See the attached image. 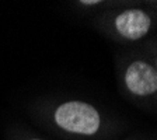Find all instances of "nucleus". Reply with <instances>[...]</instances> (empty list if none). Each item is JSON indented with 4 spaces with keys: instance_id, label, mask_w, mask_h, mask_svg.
Returning a JSON list of instances; mask_svg holds the SVG:
<instances>
[{
    "instance_id": "1",
    "label": "nucleus",
    "mask_w": 157,
    "mask_h": 140,
    "mask_svg": "<svg viewBox=\"0 0 157 140\" xmlns=\"http://www.w3.org/2000/svg\"><path fill=\"white\" fill-rule=\"evenodd\" d=\"M58 125L69 132L93 134L100 127V116L91 105L84 102H66L55 114Z\"/></svg>"
},
{
    "instance_id": "2",
    "label": "nucleus",
    "mask_w": 157,
    "mask_h": 140,
    "mask_svg": "<svg viewBox=\"0 0 157 140\" xmlns=\"http://www.w3.org/2000/svg\"><path fill=\"white\" fill-rule=\"evenodd\" d=\"M125 83L136 95L153 94L157 90V70L146 62H133L126 70Z\"/></svg>"
},
{
    "instance_id": "3",
    "label": "nucleus",
    "mask_w": 157,
    "mask_h": 140,
    "mask_svg": "<svg viewBox=\"0 0 157 140\" xmlns=\"http://www.w3.org/2000/svg\"><path fill=\"white\" fill-rule=\"evenodd\" d=\"M117 29L128 39H139L150 28V18L142 10H126L117 17Z\"/></svg>"
},
{
    "instance_id": "4",
    "label": "nucleus",
    "mask_w": 157,
    "mask_h": 140,
    "mask_svg": "<svg viewBox=\"0 0 157 140\" xmlns=\"http://www.w3.org/2000/svg\"><path fill=\"white\" fill-rule=\"evenodd\" d=\"M82 3L83 4H97L98 2H97V0H83Z\"/></svg>"
}]
</instances>
